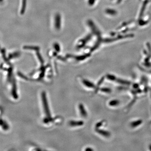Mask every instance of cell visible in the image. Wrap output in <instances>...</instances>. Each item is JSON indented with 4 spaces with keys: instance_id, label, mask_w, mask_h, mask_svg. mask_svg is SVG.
<instances>
[{
    "instance_id": "cell-1",
    "label": "cell",
    "mask_w": 151,
    "mask_h": 151,
    "mask_svg": "<svg viewBox=\"0 0 151 151\" xmlns=\"http://www.w3.org/2000/svg\"><path fill=\"white\" fill-rule=\"evenodd\" d=\"M42 100L45 112L46 114L47 117L48 119H51L48 103H47V100L46 93L45 92H43L42 93Z\"/></svg>"
},
{
    "instance_id": "cell-2",
    "label": "cell",
    "mask_w": 151,
    "mask_h": 151,
    "mask_svg": "<svg viewBox=\"0 0 151 151\" xmlns=\"http://www.w3.org/2000/svg\"><path fill=\"white\" fill-rule=\"evenodd\" d=\"M17 89L16 83L15 80L13 79V81L12 89V95L14 98L15 99H17L18 98L17 93Z\"/></svg>"
},
{
    "instance_id": "cell-3",
    "label": "cell",
    "mask_w": 151,
    "mask_h": 151,
    "mask_svg": "<svg viewBox=\"0 0 151 151\" xmlns=\"http://www.w3.org/2000/svg\"><path fill=\"white\" fill-rule=\"evenodd\" d=\"M79 110L81 116L84 117H86L87 116V113H86V110H85V108H84V107L82 104H79Z\"/></svg>"
},
{
    "instance_id": "cell-4",
    "label": "cell",
    "mask_w": 151,
    "mask_h": 151,
    "mask_svg": "<svg viewBox=\"0 0 151 151\" xmlns=\"http://www.w3.org/2000/svg\"><path fill=\"white\" fill-rule=\"evenodd\" d=\"M84 124V122H82V121H78V122H76V121H70L69 122V124L70 126H72V127H77V126H81L83 125Z\"/></svg>"
},
{
    "instance_id": "cell-5",
    "label": "cell",
    "mask_w": 151,
    "mask_h": 151,
    "mask_svg": "<svg viewBox=\"0 0 151 151\" xmlns=\"http://www.w3.org/2000/svg\"><path fill=\"white\" fill-rule=\"evenodd\" d=\"M82 81H83V83L84 85L87 86V87H89V88H94L95 87L94 84L92 82H90L88 80L84 79Z\"/></svg>"
},
{
    "instance_id": "cell-6",
    "label": "cell",
    "mask_w": 151,
    "mask_h": 151,
    "mask_svg": "<svg viewBox=\"0 0 151 151\" xmlns=\"http://www.w3.org/2000/svg\"><path fill=\"white\" fill-rule=\"evenodd\" d=\"M1 125L2 127V129L4 130H7L9 129V126L8 124L4 121L3 120H1Z\"/></svg>"
},
{
    "instance_id": "cell-7",
    "label": "cell",
    "mask_w": 151,
    "mask_h": 151,
    "mask_svg": "<svg viewBox=\"0 0 151 151\" xmlns=\"http://www.w3.org/2000/svg\"><path fill=\"white\" fill-rule=\"evenodd\" d=\"M97 132L99 134H101V135H103V136H105V137H108V136H109V134L108 132H104L103 130H97Z\"/></svg>"
},
{
    "instance_id": "cell-8",
    "label": "cell",
    "mask_w": 151,
    "mask_h": 151,
    "mask_svg": "<svg viewBox=\"0 0 151 151\" xmlns=\"http://www.w3.org/2000/svg\"><path fill=\"white\" fill-rule=\"evenodd\" d=\"M119 103V102L118 100H114L111 101L110 103H109V104L111 106H116V105H118Z\"/></svg>"
},
{
    "instance_id": "cell-9",
    "label": "cell",
    "mask_w": 151,
    "mask_h": 151,
    "mask_svg": "<svg viewBox=\"0 0 151 151\" xmlns=\"http://www.w3.org/2000/svg\"><path fill=\"white\" fill-rule=\"evenodd\" d=\"M142 123V121H138V122H133L132 124V126L133 127H137V126H139L140 124Z\"/></svg>"
},
{
    "instance_id": "cell-10",
    "label": "cell",
    "mask_w": 151,
    "mask_h": 151,
    "mask_svg": "<svg viewBox=\"0 0 151 151\" xmlns=\"http://www.w3.org/2000/svg\"><path fill=\"white\" fill-rule=\"evenodd\" d=\"M45 70L44 69H43L40 75L39 76L38 79H41L42 78H43L44 76L45 75Z\"/></svg>"
},
{
    "instance_id": "cell-11",
    "label": "cell",
    "mask_w": 151,
    "mask_h": 151,
    "mask_svg": "<svg viewBox=\"0 0 151 151\" xmlns=\"http://www.w3.org/2000/svg\"><path fill=\"white\" fill-rule=\"evenodd\" d=\"M12 70L10 69L9 70L8 74V80H10L12 78Z\"/></svg>"
},
{
    "instance_id": "cell-12",
    "label": "cell",
    "mask_w": 151,
    "mask_h": 151,
    "mask_svg": "<svg viewBox=\"0 0 151 151\" xmlns=\"http://www.w3.org/2000/svg\"><path fill=\"white\" fill-rule=\"evenodd\" d=\"M18 75L20 77H21L22 78H23V79H25V80H27L28 79L27 77H26L23 74H22V73H20V72H19L18 73Z\"/></svg>"
},
{
    "instance_id": "cell-13",
    "label": "cell",
    "mask_w": 151,
    "mask_h": 151,
    "mask_svg": "<svg viewBox=\"0 0 151 151\" xmlns=\"http://www.w3.org/2000/svg\"><path fill=\"white\" fill-rule=\"evenodd\" d=\"M102 90L104 92H108L109 91H110V90H109L108 89H106V88H105V89H102Z\"/></svg>"
},
{
    "instance_id": "cell-14",
    "label": "cell",
    "mask_w": 151,
    "mask_h": 151,
    "mask_svg": "<svg viewBox=\"0 0 151 151\" xmlns=\"http://www.w3.org/2000/svg\"><path fill=\"white\" fill-rule=\"evenodd\" d=\"M86 150V151H89V150L92 151V149L89 148H88L86 149V150Z\"/></svg>"
}]
</instances>
